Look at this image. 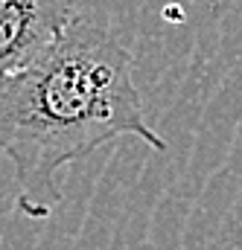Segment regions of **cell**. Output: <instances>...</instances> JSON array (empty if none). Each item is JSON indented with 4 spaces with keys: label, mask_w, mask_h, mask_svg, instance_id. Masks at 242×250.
Instances as JSON below:
<instances>
[{
    "label": "cell",
    "mask_w": 242,
    "mask_h": 250,
    "mask_svg": "<svg viewBox=\"0 0 242 250\" xmlns=\"http://www.w3.org/2000/svg\"><path fill=\"white\" fill-rule=\"evenodd\" d=\"M125 134L169 148L146 123L128 50L94 15L76 12L38 59L0 82V151L15 166L18 207L29 218L61 204L67 163Z\"/></svg>",
    "instance_id": "obj_1"
},
{
    "label": "cell",
    "mask_w": 242,
    "mask_h": 250,
    "mask_svg": "<svg viewBox=\"0 0 242 250\" xmlns=\"http://www.w3.org/2000/svg\"><path fill=\"white\" fill-rule=\"evenodd\" d=\"M76 12V0H0V82L38 59Z\"/></svg>",
    "instance_id": "obj_2"
}]
</instances>
